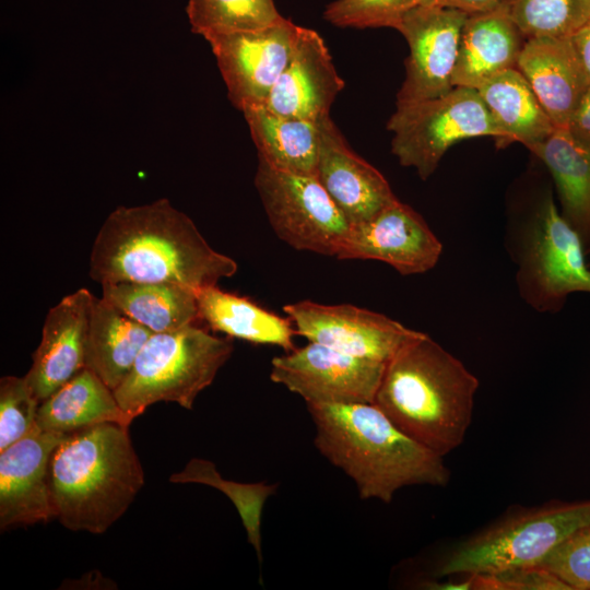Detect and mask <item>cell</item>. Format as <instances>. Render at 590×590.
I'll return each mask as SVG.
<instances>
[{
	"label": "cell",
	"instance_id": "cell-1",
	"mask_svg": "<svg viewBox=\"0 0 590 590\" xmlns=\"http://www.w3.org/2000/svg\"><path fill=\"white\" fill-rule=\"evenodd\" d=\"M237 270L236 261L213 249L166 198L117 206L101 226L90 257V276L101 285L174 283L197 291Z\"/></svg>",
	"mask_w": 590,
	"mask_h": 590
},
{
	"label": "cell",
	"instance_id": "cell-2",
	"mask_svg": "<svg viewBox=\"0 0 590 590\" xmlns=\"http://www.w3.org/2000/svg\"><path fill=\"white\" fill-rule=\"evenodd\" d=\"M318 451L355 483L362 499L389 504L404 486H445L441 456L401 432L374 403H307Z\"/></svg>",
	"mask_w": 590,
	"mask_h": 590
},
{
	"label": "cell",
	"instance_id": "cell-3",
	"mask_svg": "<svg viewBox=\"0 0 590 590\" xmlns=\"http://www.w3.org/2000/svg\"><path fill=\"white\" fill-rule=\"evenodd\" d=\"M477 388L464 364L422 332L387 364L374 404L405 435L445 457L464 440Z\"/></svg>",
	"mask_w": 590,
	"mask_h": 590
},
{
	"label": "cell",
	"instance_id": "cell-4",
	"mask_svg": "<svg viewBox=\"0 0 590 590\" xmlns=\"http://www.w3.org/2000/svg\"><path fill=\"white\" fill-rule=\"evenodd\" d=\"M144 485L128 427L103 423L69 433L55 449L49 486L55 518L69 530L104 533Z\"/></svg>",
	"mask_w": 590,
	"mask_h": 590
},
{
	"label": "cell",
	"instance_id": "cell-5",
	"mask_svg": "<svg viewBox=\"0 0 590 590\" xmlns=\"http://www.w3.org/2000/svg\"><path fill=\"white\" fill-rule=\"evenodd\" d=\"M233 350L232 340L215 337L197 323L153 333L129 375L114 390L115 397L130 423L161 401L191 410Z\"/></svg>",
	"mask_w": 590,
	"mask_h": 590
},
{
	"label": "cell",
	"instance_id": "cell-6",
	"mask_svg": "<svg viewBox=\"0 0 590 590\" xmlns=\"http://www.w3.org/2000/svg\"><path fill=\"white\" fill-rule=\"evenodd\" d=\"M520 296L540 312H557L573 293H590V268L578 233L547 194L509 233Z\"/></svg>",
	"mask_w": 590,
	"mask_h": 590
},
{
	"label": "cell",
	"instance_id": "cell-7",
	"mask_svg": "<svg viewBox=\"0 0 590 590\" xmlns=\"http://www.w3.org/2000/svg\"><path fill=\"white\" fill-rule=\"evenodd\" d=\"M590 524V499L556 502L505 518L452 551L438 576L498 573L535 565L577 530Z\"/></svg>",
	"mask_w": 590,
	"mask_h": 590
},
{
	"label": "cell",
	"instance_id": "cell-8",
	"mask_svg": "<svg viewBox=\"0 0 590 590\" xmlns=\"http://www.w3.org/2000/svg\"><path fill=\"white\" fill-rule=\"evenodd\" d=\"M387 129L392 133V154L423 180L434 174L455 143L479 137L498 139L477 91L464 86H455L438 97L397 104Z\"/></svg>",
	"mask_w": 590,
	"mask_h": 590
},
{
	"label": "cell",
	"instance_id": "cell-9",
	"mask_svg": "<svg viewBox=\"0 0 590 590\" xmlns=\"http://www.w3.org/2000/svg\"><path fill=\"white\" fill-rule=\"evenodd\" d=\"M255 186L276 236L297 250L337 256L351 224L316 176L258 160Z\"/></svg>",
	"mask_w": 590,
	"mask_h": 590
},
{
	"label": "cell",
	"instance_id": "cell-10",
	"mask_svg": "<svg viewBox=\"0 0 590 590\" xmlns=\"http://www.w3.org/2000/svg\"><path fill=\"white\" fill-rule=\"evenodd\" d=\"M387 364L309 342L271 361L270 379L306 403H374Z\"/></svg>",
	"mask_w": 590,
	"mask_h": 590
},
{
	"label": "cell",
	"instance_id": "cell-11",
	"mask_svg": "<svg viewBox=\"0 0 590 590\" xmlns=\"http://www.w3.org/2000/svg\"><path fill=\"white\" fill-rule=\"evenodd\" d=\"M469 14L449 7L421 3L408 11L396 28L406 40L409 56L397 104L450 92L460 36Z\"/></svg>",
	"mask_w": 590,
	"mask_h": 590
},
{
	"label": "cell",
	"instance_id": "cell-12",
	"mask_svg": "<svg viewBox=\"0 0 590 590\" xmlns=\"http://www.w3.org/2000/svg\"><path fill=\"white\" fill-rule=\"evenodd\" d=\"M296 334L342 353L388 364L421 331L351 304L302 300L283 306Z\"/></svg>",
	"mask_w": 590,
	"mask_h": 590
},
{
	"label": "cell",
	"instance_id": "cell-13",
	"mask_svg": "<svg viewBox=\"0 0 590 590\" xmlns=\"http://www.w3.org/2000/svg\"><path fill=\"white\" fill-rule=\"evenodd\" d=\"M297 27L284 17L264 28L205 39L237 109L266 103L290 59Z\"/></svg>",
	"mask_w": 590,
	"mask_h": 590
},
{
	"label": "cell",
	"instance_id": "cell-14",
	"mask_svg": "<svg viewBox=\"0 0 590 590\" xmlns=\"http://www.w3.org/2000/svg\"><path fill=\"white\" fill-rule=\"evenodd\" d=\"M442 245L425 220L397 199L370 219L351 226L337 253L340 260L385 262L400 274H420L433 269Z\"/></svg>",
	"mask_w": 590,
	"mask_h": 590
},
{
	"label": "cell",
	"instance_id": "cell-15",
	"mask_svg": "<svg viewBox=\"0 0 590 590\" xmlns=\"http://www.w3.org/2000/svg\"><path fill=\"white\" fill-rule=\"evenodd\" d=\"M66 435L35 425L27 435L0 451L1 531L55 518L49 464Z\"/></svg>",
	"mask_w": 590,
	"mask_h": 590
},
{
	"label": "cell",
	"instance_id": "cell-16",
	"mask_svg": "<svg viewBox=\"0 0 590 590\" xmlns=\"http://www.w3.org/2000/svg\"><path fill=\"white\" fill-rule=\"evenodd\" d=\"M344 86L323 38L298 26L290 59L264 105L284 116L319 121L330 116Z\"/></svg>",
	"mask_w": 590,
	"mask_h": 590
},
{
	"label": "cell",
	"instance_id": "cell-17",
	"mask_svg": "<svg viewBox=\"0 0 590 590\" xmlns=\"http://www.w3.org/2000/svg\"><path fill=\"white\" fill-rule=\"evenodd\" d=\"M319 129L316 177L351 226L398 199L385 176L351 149L330 116L319 120Z\"/></svg>",
	"mask_w": 590,
	"mask_h": 590
},
{
	"label": "cell",
	"instance_id": "cell-18",
	"mask_svg": "<svg viewBox=\"0 0 590 590\" xmlns=\"http://www.w3.org/2000/svg\"><path fill=\"white\" fill-rule=\"evenodd\" d=\"M94 295L79 288L51 307L33 354L26 381L39 402L86 368V343Z\"/></svg>",
	"mask_w": 590,
	"mask_h": 590
},
{
	"label": "cell",
	"instance_id": "cell-19",
	"mask_svg": "<svg viewBox=\"0 0 590 590\" xmlns=\"http://www.w3.org/2000/svg\"><path fill=\"white\" fill-rule=\"evenodd\" d=\"M516 68L554 126L566 127L590 85L571 36L527 38Z\"/></svg>",
	"mask_w": 590,
	"mask_h": 590
},
{
	"label": "cell",
	"instance_id": "cell-20",
	"mask_svg": "<svg viewBox=\"0 0 590 590\" xmlns=\"http://www.w3.org/2000/svg\"><path fill=\"white\" fill-rule=\"evenodd\" d=\"M526 39L504 7L470 14L460 36L453 86L476 90L495 74L516 68Z\"/></svg>",
	"mask_w": 590,
	"mask_h": 590
},
{
	"label": "cell",
	"instance_id": "cell-21",
	"mask_svg": "<svg viewBox=\"0 0 590 590\" xmlns=\"http://www.w3.org/2000/svg\"><path fill=\"white\" fill-rule=\"evenodd\" d=\"M258 151V160L287 173L316 176L319 121L278 114L264 104L240 110Z\"/></svg>",
	"mask_w": 590,
	"mask_h": 590
},
{
	"label": "cell",
	"instance_id": "cell-22",
	"mask_svg": "<svg viewBox=\"0 0 590 590\" xmlns=\"http://www.w3.org/2000/svg\"><path fill=\"white\" fill-rule=\"evenodd\" d=\"M528 149L551 173L559 194L560 213L590 253V148L576 140L566 127H557Z\"/></svg>",
	"mask_w": 590,
	"mask_h": 590
},
{
	"label": "cell",
	"instance_id": "cell-23",
	"mask_svg": "<svg viewBox=\"0 0 590 590\" xmlns=\"http://www.w3.org/2000/svg\"><path fill=\"white\" fill-rule=\"evenodd\" d=\"M498 131L497 144L538 143L556 128L517 68L504 70L476 88Z\"/></svg>",
	"mask_w": 590,
	"mask_h": 590
},
{
	"label": "cell",
	"instance_id": "cell-24",
	"mask_svg": "<svg viewBox=\"0 0 590 590\" xmlns=\"http://www.w3.org/2000/svg\"><path fill=\"white\" fill-rule=\"evenodd\" d=\"M152 334L103 297L94 296L87 331L86 368L114 391L129 375Z\"/></svg>",
	"mask_w": 590,
	"mask_h": 590
},
{
	"label": "cell",
	"instance_id": "cell-25",
	"mask_svg": "<svg viewBox=\"0 0 590 590\" xmlns=\"http://www.w3.org/2000/svg\"><path fill=\"white\" fill-rule=\"evenodd\" d=\"M131 424L114 391L85 368L39 403L36 425L61 434L103 424Z\"/></svg>",
	"mask_w": 590,
	"mask_h": 590
},
{
	"label": "cell",
	"instance_id": "cell-26",
	"mask_svg": "<svg viewBox=\"0 0 590 590\" xmlns=\"http://www.w3.org/2000/svg\"><path fill=\"white\" fill-rule=\"evenodd\" d=\"M199 319L229 338L256 344H272L286 352L296 349L290 318L269 311L251 299L220 290L216 285L196 291Z\"/></svg>",
	"mask_w": 590,
	"mask_h": 590
},
{
	"label": "cell",
	"instance_id": "cell-27",
	"mask_svg": "<svg viewBox=\"0 0 590 590\" xmlns=\"http://www.w3.org/2000/svg\"><path fill=\"white\" fill-rule=\"evenodd\" d=\"M102 297L153 333L169 332L199 319L196 291L174 283L102 284Z\"/></svg>",
	"mask_w": 590,
	"mask_h": 590
},
{
	"label": "cell",
	"instance_id": "cell-28",
	"mask_svg": "<svg viewBox=\"0 0 590 590\" xmlns=\"http://www.w3.org/2000/svg\"><path fill=\"white\" fill-rule=\"evenodd\" d=\"M191 31L204 39L256 31L281 22L274 0H188Z\"/></svg>",
	"mask_w": 590,
	"mask_h": 590
},
{
	"label": "cell",
	"instance_id": "cell-29",
	"mask_svg": "<svg viewBox=\"0 0 590 590\" xmlns=\"http://www.w3.org/2000/svg\"><path fill=\"white\" fill-rule=\"evenodd\" d=\"M172 483H202L219 488L234 503L247 531L248 541L261 562V512L266 499L275 493V484H244L221 477L215 465L203 459L190 460L184 470L169 476Z\"/></svg>",
	"mask_w": 590,
	"mask_h": 590
},
{
	"label": "cell",
	"instance_id": "cell-30",
	"mask_svg": "<svg viewBox=\"0 0 590 590\" xmlns=\"http://www.w3.org/2000/svg\"><path fill=\"white\" fill-rule=\"evenodd\" d=\"M503 7L526 38L570 37L590 21V0H508Z\"/></svg>",
	"mask_w": 590,
	"mask_h": 590
},
{
	"label": "cell",
	"instance_id": "cell-31",
	"mask_svg": "<svg viewBox=\"0 0 590 590\" xmlns=\"http://www.w3.org/2000/svg\"><path fill=\"white\" fill-rule=\"evenodd\" d=\"M425 0H335L329 3L323 17L339 27L396 28L401 17Z\"/></svg>",
	"mask_w": 590,
	"mask_h": 590
},
{
	"label": "cell",
	"instance_id": "cell-32",
	"mask_svg": "<svg viewBox=\"0 0 590 590\" xmlns=\"http://www.w3.org/2000/svg\"><path fill=\"white\" fill-rule=\"evenodd\" d=\"M39 403L25 376L0 379V451L35 427Z\"/></svg>",
	"mask_w": 590,
	"mask_h": 590
},
{
	"label": "cell",
	"instance_id": "cell-33",
	"mask_svg": "<svg viewBox=\"0 0 590 590\" xmlns=\"http://www.w3.org/2000/svg\"><path fill=\"white\" fill-rule=\"evenodd\" d=\"M535 565L560 578L570 590H590V524L577 530Z\"/></svg>",
	"mask_w": 590,
	"mask_h": 590
},
{
	"label": "cell",
	"instance_id": "cell-34",
	"mask_svg": "<svg viewBox=\"0 0 590 590\" xmlns=\"http://www.w3.org/2000/svg\"><path fill=\"white\" fill-rule=\"evenodd\" d=\"M499 590H570L569 586L551 571L528 565L493 573Z\"/></svg>",
	"mask_w": 590,
	"mask_h": 590
},
{
	"label": "cell",
	"instance_id": "cell-35",
	"mask_svg": "<svg viewBox=\"0 0 590 590\" xmlns=\"http://www.w3.org/2000/svg\"><path fill=\"white\" fill-rule=\"evenodd\" d=\"M570 134L590 148V85L566 126Z\"/></svg>",
	"mask_w": 590,
	"mask_h": 590
},
{
	"label": "cell",
	"instance_id": "cell-36",
	"mask_svg": "<svg viewBox=\"0 0 590 590\" xmlns=\"http://www.w3.org/2000/svg\"><path fill=\"white\" fill-rule=\"evenodd\" d=\"M507 1L508 0H425L423 3H434L455 8L470 15L496 10L503 7Z\"/></svg>",
	"mask_w": 590,
	"mask_h": 590
},
{
	"label": "cell",
	"instance_id": "cell-37",
	"mask_svg": "<svg viewBox=\"0 0 590 590\" xmlns=\"http://www.w3.org/2000/svg\"><path fill=\"white\" fill-rule=\"evenodd\" d=\"M571 40L590 83V21L571 36Z\"/></svg>",
	"mask_w": 590,
	"mask_h": 590
},
{
	"label": "cell",
	"instance_id": "cell-38",
	"mask_svg": "<svg viewBox=\"0 0 590 590\" xmlns=\"http://www.w3.org/2000/svg\"><path fill=\"white\" fill-rule=\"evenodd\" d=\"M468 577L460 581H444V582H426L424 586L428 589L438 590H469L472 589V575L467 574Z\"/></svg>",
	"mask_w": 590,
	"mask_h": 590
}]
</instances>
